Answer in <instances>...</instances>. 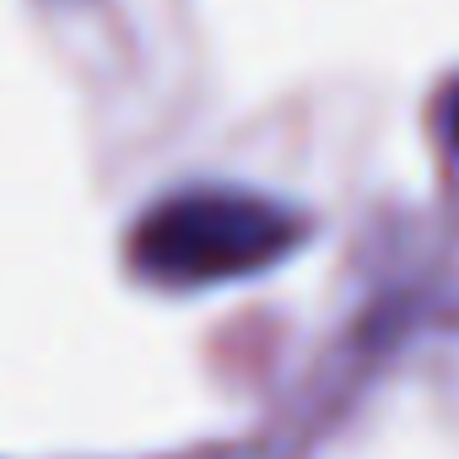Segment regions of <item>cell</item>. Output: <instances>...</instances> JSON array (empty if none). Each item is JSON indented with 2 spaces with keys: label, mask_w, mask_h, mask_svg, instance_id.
Segmentation results:
<instances>
[{
  "label": "cell",
  "mask_w": 459,
  "mask_h": 459,
  "mask_svg": "<svg viewBox=\"0 0 459 459\" xmlns=\"http://www.w3.org/2000/svg\"><path fill=\"white\" fill-rule=\"evenodd\" d=\"M308 238V221L255 189L189 184L162 195L130 238V260L157 287H221L281 265Z\"/></svg>",
  "instance_id": "cell-1"
},
{
  "label": "cell",
  "mask_w": 459,
  "mask_h": 459,
  "mask_svg": "<svg viewBox=\"0 0 459 459\" xmlns=\"http://www.w3.org/2000/svg\"><path fill=\"white\" fill-rule=\"evenodd\" d=\"M448 135H454V146H459V92H454V103H448Z\"/></svg>",
  "instance_id": "cell-2"
}]
</instances>
